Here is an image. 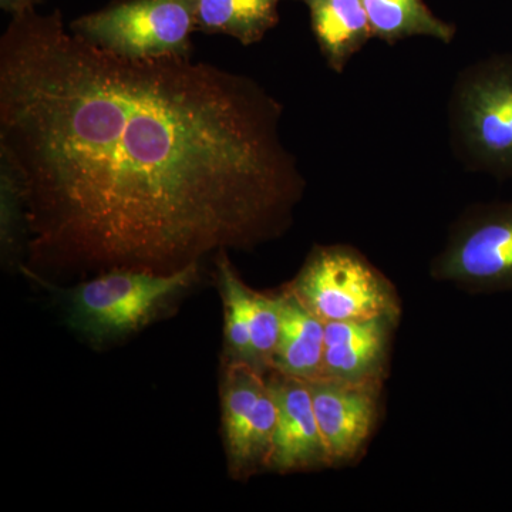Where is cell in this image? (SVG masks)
I'll return each mask as SVG.
<instances>
[{
  "mask_svg": "<svg viewBox=\"0 0 512 512\" xmlns=\"http://www.w3.org/2000/svg\"><path fill=\"white\" fill-rule=\"evenodd\" d=\"M308 386L330 466L356 460L375 430L382 382L320 376L309 380Z\"/></svg>",
  "mask_w": 512,
  "mask_h": 512,
  "instance_id": "cell-8",
  "label": "cell"
},
{
  "mask_svg": "<svg viewBox=\"0 0 512 512\" xmlns=\"http://www.w3.org/2000/svg\"><path fill=\"white\" fill-rule=\"evenodd\" d=\"M284 106L191 57L128 59L59 10L0 39V153L18 168L30 264L173 274L282 237L306 191Z\"/></svg>",
  "mask_w": 512,
  "mask_h": 512,
  "instance_id": "cell-1",
  "label": "cell"
},
{
  "mask_svg": "<svg viewBox=\"0 0 512 512\" xmlns=\"http://www.w3.org/2000/svg\"><path fill=\"white\" fill-rule=\"evenodd\" d=\"M284 0H195L197 30L234 37L242 46L256 45L279 23Z\"/></svg>",
  "mask_w": 512,
  "mask_h": 512,
  "instance_id": "cell-14",
  "label": "cell"
},
{
  "mask_svg": "<svg viewBox=\"0 0 512 512\" xmlns=\"http://www.w3.org/2000/svg\"><path fill=\"white\" fill-rule=\"evenodd\" d=\"M215 262L225 306V360H245L251 363V289L232 268L228 251L217 255Z\"/></svg>",
  "mask_w": 512,
  "mask_h": 512,
  "instance_id": "cell-15",
  "label": "cell"
},
{
  "mask_svg": "<svg viewBox=\"0 0 512 512\" xmlns=\"http://www.w3.org/2000/svg\"><path fill=\"white\" fill-rule=\"evenodd\" d=\"M0 208H2L3 255L15 258L22 254L28 241L26 228L25 194L18 168L8 156L0 153Z\"/></svg>",
  "mask_w": 512,
  "mask_h": 512,
  "instance_id": "cell-16",
  "label": "cell"
},
{
  "mask_svg": "<svg viewBox=\"0 0 512 512\" xmlns=\"http://www.w3.org/2000/svg\"><path fill=\"white\" fill-rule=\"evenodd\" d=\"M281 296V335L269 370L305 382L318 379L323 370L325 323L313 315L291 289H286Z\"/></svg>",
  "mask_w": 512,
  "mask_h": 512,
  "instance_id": "cell-12",
  "label": "cell"
},
{
  "mask_svg": "<svg viewBox=\"0 0 512 512\" xmlns=\"http://www.w3.org/2000/svg\"><path fill=\"white\" fill-rule=\"evenodd\" d=\"M74 35L128 59L191 57L195 0H114L73 20Z\"/></svg>",
  "mask_w": 512,
  "mask_h": 512,
  "instance_id": "cell-5",
  "label": "cell"
},
{
  "mask_svg": "<svg viewBox=\"0 0 512 512\" xmlns=\"http://www.w3.org/2000/svg\"><path fill=\"white\" fill-rule=\"evenodd\" d=\"M373 39L394 46L410 37L451 45L457 25L439 18L424 0H363Z\"/></svg>",
  "mask_w": 512,
  "mask_h": 512,
  "instance_id": "cell-13",
  "label": "cell"
},
{
  "mask_svg": "<svg viewBox=\"0 0 512 512\" xmlns=\"http://www.w3.org/2000/svg\"><path fill=\"white\" fill-rule=\"evenodd\" d=\"M251 303V363L262 372L269 370L281 335L282 296L264 295L252 291Z\"/></svg>",
  "mask_w": 512,
  "mask_h": 512,
  "instance_id": "cell-17",
  "label": "cell"
},
{
  "mask_svg": "<svg viewBox=\"0 0 512 512\" xmlns=\"http://www.w3.org/2000/svg\"><path fill=\"white\" fill-rule=\"evenodd\" d=\"M276 416L275 396L265 372L245 360H225L222 426L234 476H248L265 467Z\"/></svg>",
  "mask_w": 512,
  "mask_h": 512,
  "instance_id": "cell-7",
  "label": "cell"
},
{
  "mask_svg": "<svg viewBox=\"0 0 512 512\" xmlns=\"http://www.w3.org/2000/svg\"><path fill=\"white\" fill-rule=\"evenodd\" d=\"M288 288L323 323L400 316L394 286L350 245H316Z\"/></svg>",
  "mask_w": 512,
  "mask_h": 512,
  "instance_id": "cell-4",
  "label": "cell"
},
{
  "mask_svg": "<svg viewBox=\"0 0 512 512\" xmlns=\"http://www.w3.org/2000/svg\"><path fill=\"white\" fill-rule=\"evenodd\" d=\"M37 0H0V8L9 15L16 16L35 8Z\"/></svg>",
  "mask_w": 512,
  "mask_h": 512,
  "instance_id": "cell-18",
  "label": "cell"
},
{
  "mask_svg": "<svg viewBox=\"0 0 512 512\" xmlns=\"http://www.w3.org/2000/svg\"><path fill=\"white\" fill-rule=\"evenodd\" d=\"M397 319L325 323L322 376L346 382H383L390 333Z\"/></svg>",
  "mask_w": 512,
  "mask_h": 512,
  "instance_id": "cell-10",
  "label": "cell"
},
{
  "mask_svg": "<svg viewBox=\"0 0 512 512\" xmlns=\"http://www.w3.org/2000/svg\"><path fill=\"white\" fill-rule=\"evenodd\" d=\"M430 276L471 293L512 292V202L461 212L431 261Z\"/></svg>",
  "mask_w": 512,
  "mask_h": 512,
  "instance_id": "cell-6",
  "label": "cell"
},
{
  "mask_svg": "<svg viewBox=\"0 0 512 512\" xmlns=\"http://www.w3.org/2000/svg\"><path fill=\"white\" fill-rule=\"evenodd\" d=\"M306 5L311 29L330 72L345 73L353 57L373 39L363 0H298Z\"/></svg>",
  "mask_w": 512,
  "mask_h": 512,
  "instance_id": "cell-11",
  "label": "cell"
},
{
  "mask_svg": "<svg viewBox=\"0 0 512 512\" xmlns=\"http://www.w3.org/2000/svg\"><path fill=\"white\" fill-rule=\"evenodd\" d=\"M200 264L173 274L114 269L74 286L67 295L70 326L93 342L120 338L150 322L168 302L190 288Z\"/></svg>",
  "mask_w": 512,
  "mask_h": 512,
  "instance_id": "cell-3",
  "label": "cell"
},
{
  "mask_svg": "<svg viewBox=\"0 0 512 512\" xmlns=\"http://www.w3.org/2000/svg\"><path fill=\"white\" fill-rule=\"evenodd\" d=\"M268 379L278 416L265 468L291 473L330 466L308 382L276 372Z\"/></svg>",
  "mask_w": 512,
  "mask_h": 512,
  "instance_id": "cell-9",
  "label": "cell"
},
{
  "mask_svg": "<svg viewBox=\"0 0 512 512\" xmlns=\"http://www.w3.org/2000/svg\"><path fill=\"white\" fill-rule=\"evenodd\" d=\"M451 153L470 173L512 178V57L468 64L447 104Z\"/></svg>",
  "mask_w": 512,
  "mask_h": 512,
  "instance_id": "cell-2",
  "label": "cell"
}]
</instances>
